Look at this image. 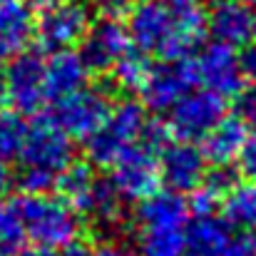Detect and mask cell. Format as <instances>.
Here are the masks:
<instances>
[{"label":"cell","mask_w":256,"mask_h":256,"mask_svg":"<svg viewBox=\"0 0 256 256\" xmlns=\"http://www.w3.org/2000/svg\"><path fill=\"white\" fill-rule=\"evenodd\" d=\"M28 137V120L12 107H0V162H12L20 157Z\"/></svg>","instance_id":"22"},{"label":"cell","mask_w":256,"mask_h":256,"mask_svg":"<svg viewBox=\"0 0 256 256\" xmlns=\"http://www.w3.org/2000/svg\"><path fill=\"white\" fill-rule=\"evenodd\" d=\"M80 45V60L87 72L107 75L117 65V60L132 48L124 22H120L112 15H104L100 20H90Z\"/></svg>","instance_id":"7"},{"label":"cell","mask_w":256,"mask_h":256,"mask_svg":"<svg viewBox=\"0 0 256 256\" xmlns=\"http://www.w3.org/2000/svg\"><path fill=\"white\" fill-rule=\"evenodd\" d=\"M150 68L152 65H150L147 55L130 48L117 60V65L112 68V78H114V82L122 90H140L142 82H144V78H147V72H150Z\"/></svg>","instance_id":"24"},{"label":"cell","mask_w":256,"mask_h":256,"mask_svg":"<svg viewBox=\"0 0 256 256\" xmlns=\"http://www.w3.org/2000/svg\"><path fill=\"white\" fill-rule=\"evenodd\" d=\"M94 172H92V164L90 162H70L65 170L58 174V179H55V186L60 189V194H62V199L65 202H70L72 206H78L82 199H85V194L92 189V184H94Z\"/></svg>","instance_id":"23"},{"label":"cell","mask_w":256,"mask_h":256,"mask_svg":"<svg viewBox=\"0 0 256 256\" xmlns=\"http://www.w3.org/2000/svg\"><path fill=\"white\" fill-rule=\"evenodd\" d=\"M78 212H82L87 219L107 234H114L122 229L124 224V199L120 196V192L112 186V182L107 179H94L92 189L85 194V199L75 206Z\"/></svg>","instance_id":"17"},{"label":"cell","mask_w":256,"mask_h":256,"mask_svg":"<svg viewBox=\"0 0 256 256\" xmlns=\"http://www.w3.org/2000/svg\"><path fill=\"white\" fill-rule=\"evenodd\" d=\"M232 226L226 219H219L214 214H202L192 224H186V254L184 256H224Z\"/></svg>","instance_id":"19"},{"label":"cell","mask_w":256,"mask_h":256,"mask_svg":"<svg viewBox=\"0 0 256 256\" xmlns=\"http://www.w3.org/2000/svg\"><path fill=\"white\" fill-rule=\"evenodd\" d=\"M5 97V75H2V68H0V100Z\"/></svg>","instance_id":"36"},{"label":"cell","mask_w":256,"mask_h":256,"mask_svg":"<svg viewBox=\"0 0 256 256\" xmlns=\"http://www.w3.org/2000/svg\"><path fill=\"white\" fill-rule=\"evenodd\" d=\"M72 137L52 117H38L32 124H28V137L18 157L22 170L42 172L58 179V174L72 162Z\"/></svg>","instance_id":"5"},{"label":"cell","mask_w":256,"mask_h":256,"mask_svg":"<svg viewBox=\"0 0 256 256\" xmlns=\"http://www.w3.org/2000/svg\"><path fill=\"white\" fill-rule=\"evenodd\" d=\"M224 256H256V229H244L232 234Z\"/></svg>","instance_id":"28"},{"label":"cell","mask_w":256,"mask_h":256,"mask_svg":"<svg viewBox=\"0 0 256 256\" xmlns=\"http://www.w3.org/2000/svg\"><path fill=\"white\" fill-rule=\"evenodd\" d=\"M90 25V10L80 0H55L42 5V12L35 20V38L38 42L55 52V50H72Z\"/></svg>","instance_id":"6"},{"label":"cell","mask_w":256,"mask_h":256,"mask_svg":"<svg viewBox=\"0 0 256 256\" xmlns=\"http://www.w3.org/2000/svg\"><path fill=\"white\" fill-rule=\"evenodd\" d=\"M18 256H58L52 249H42V246H32V249H22Z\"/></svg>","instance_id":"34"},{"label":"cell","mask_w":256,"mask_h":256,"mask_svg":"<svg viewBox=\"0 0 256 256\" xmlns=\"http://www.w3.org/2000/svg\"><path fill=\"white\" fill-rule=\"evenodd\" d=\"M254 38H256V18H254Z\"/></svg>","instance_id":"39"},{"label":"cell","mask_w":256,"mask_h":256,"mask_svg":"<svg viewBox=\"0 0 256 256\" xmlns=\"http://www.w3.org/2000/svg\"><path fill=\"white\" fill-rule=\"evenodd\" d=\"M239 170L242 174L249 179V182H256V132L254 134H246V142L239 152Z\"/></svg>","instance_id":"29"},{"label":"cell","mask_w":256,"mask_h":256,"mask_svg":"<svg viewBox=\"0 0 256 256\" xmlns=\"http://www.w3.org/2000/svg\"><path fill=\"white\" fill-rule=\"evenodd\" d=\"M8 186H10V172L5 167V162H0V199L5 196Z\"/></svg>","instance_id":"33"},{"label":"cell","mask_w":256,"mask_h":256,"mask_svg":"<svg viewBox=\"0 0 256 256\" xmlns=\"http://www.w3.org/2000/svg\"><path fill=\"white\" fill-rule=\"evenodd\" d=\"M239 68H242V75L244 80L256 82V45H244L242 55H239Z\"/></svg>","instance_id":"30"},{"label":"cell","mask_w":256,"mask_h":256,"mask_svg":"<svg viewBox=\"0 0 256 256\" xmlns=\"http://www.w3.org/2000/svg\"><path fill=\"white\" fill-rule=\"evenodd\" d=\"M58 256H92V252L87 249L85 244H78V239H75V242H70L68 246H62V252Z\"/></svg>","instance_id":"32"},{"label":"cell","mask_w":256,"mask_h":256,"mask_svg":"<svg viewBox=\"0 0 256 256\" xmlns=\"http://www.w3.org/2000/svg\"><path fill=\"white\" fill-rule=\"evenodd\" d=\"M246 127L236 120V117H222L202 140V152L206 157V162L212 164H232L244 142H246Z\"/></svg>","instance_id":"20"},{"label":"cell","mask_w":256,"mask_h":256,"mask_svg":"<svg viewBox=\"0 0 256 256\" xmlns=\"http://www.w3.org/2000/svg\"><path fill=\"white\" fill-rule=\"evenodd\" d=\"M35 35V18L25 0H0V62L20 55Z\"/></svg>","instance_id":"16"},{"label":"cell","mask_w":256,"mask_h":256,"mask_svg":"<svg viewBox=\"0 0 256 256\" xmlns=\"http://www.w3.org/2000/svg\"><path fill=\"white\" fill-rule=\"evenodd\" d=\"M5 75V97L12 110L22 114L38 112L48 97H45V60L38 52L22 50L20 55L8 60Z\"/></svg>","instance_id":"9"},{"label":"cell","mask_w":256,"mask_h":256,"mask_svg":"<svg viewBox=\"0 0 256 256\" xmlns=\"http://www.w3.org/2000/svg\"><path fill=\"white\" fill-rule=\"evenodd\" d=\"M224 97L209 92V90H189L174 107L170 110V122L164 124L167 132L176 140L196 142L204 140V134L224 117Z\"/></svg>","instance_id":"8"},{"label":"cell","mask_w":256,"mask_h":256,"mask_svg":"<svg viewBox=\"0 0 256 256\" xmlns=\"http://www.w3.org/2000/svg\"><path fill=\"white\" fill-rule=\"evenodd\" d=\"M234 117L246 127L256 132V82L242 85L234 94Z\"/></svg>","instance_id":"27"},{"label":"cell","mask_w":256,"mask_h":256,"mask_svg":"<svg viewBox=\"0 0 256 256\" xmlns=\"http://www.w3.org/2000/svg\"><path fill=\"white\" fill-rule=\"evenodd\" d=\"M92 256H140V254L127 249V246H122V244H104L97 252H92Z\"/></svg>","instance_id":"31"},{"label":"cell","mask_w":256,"mask_h":256,"mask_svg":"<svg viewBox=\"0 0 256 256\" xmlns=\"http://www.w3.org/2000/svg\"><path fill=\"white\" fill-rule=\"evenodd\" d=\"M28 2H35V5H48V2H55V0H28Z\"/></svg>","instance_id":"37"},{"label":"cell","mask_w":256,"mask_h":256,"mask_svg":"<svg viewBox=\"0 0 256 256\" xmlns=\"http://www.w3.org/2000/svg\"><path fill=\"white\" fill-rule=\"evenodd\" d=\"M236 184H239V174L232 170V164H214L212 172L206 170V174H204V179H202L199 186H202L204 192H209L214 199L224 202L226 194H229Z\"/></svg>","instance_id":"26"},{"label":"cell","mask_w":256,"mask_h":256,"mask_svg":"<svg viewBox=\"0 0 256 256\" xmlns=\"http://www.w3.org/2000/svg\"><path fill=\"white\" fill-rule=\"evenodd\" d=\"M242 2H246V5H256V0H242Z\"/></svg>","instance_id":"38"},{"label":"cell","mask_w":256,"mask_h":256,"mask_svg":"<svg viewBox=\"0 0 256 256\" xmlns=\"http://www.w3.org/2000/svg\"><path fill=\"white\" fill-rule=\"evenodd\" d=\"M254 10L242 0H214L206 8V32L216 42L242 48L254 38Z\"/></svg>","instance_id":"15"},{"label":"cell","mask_w":256,"mask_h":256,"mask_svg":"<svg viewBox=\"0 0 256 256\" xmlns=\"http://www.w3.org/2000/svg\"><path fill=\"white\" fill-rule=\"evenodd\" d=\"M25 242L28 236L12 202L0 206V256H18L25 249Z\"/></svg>","instance_id":"25"},{"label":"cell","mask_w":256,"mask_h":256,"mask_svg":"<svg viewBox=\"0 0 256 256\" xmlns=\"http://www.w3.org/2000/svg\"><path fill=\"white\" fill-rule=\"evenodd\" d=\"M112 97L102 87H80L72 94L55 102V122L78 140H87L110 114Z\"/></svg>","instance_id":"11"},{"label":"cell","mask_w":256,"mask_h":256,"mask_svg":"<svg viewBox=\"0 0 256 256\" xmlns=\"http://www.w3.org/2000/svg\"><path fill=\"white\" fill-rule=\"evenodd\" d=\"M25 236L42 249H62L80 234V214L62 196L50 194H22L12 202Z\"/></svg>","instance_id":"3"},{"label":"cell","mask_w":256,"mask_h":256,"mask_svg":"<svg viewBox=\"0 0 256 256\" xmlns=\"http://www.w3.org/2000/svg\"><path fill=\"white\" fill-rule=\"evenodd\" d=\"M160 162V179L167 184V189L184 194V192H194L204 174H206V157L202 152V147H196L194 142H164L162 144V157Z\"/></svg>","instance_id":"14"},{"label":"cell","mask_w":256,"mask_h":256,"mask_svg":"<svg viewBox=\"0 0 256 256\" xmlns=\"http://www.w3.org/2000/svg\"><path fill=\"white\" fill-rule=\"evenodd\" d=\"M104 2L107 8H120V5H130V2H137V0H100Z\"/></svg>","instance_id":"35"},{"label":"cell","mask_w":256,"mask_h":256,"mask_svg":"<svg viewBox=\"0 0 256 256\" xmlns=\"http://www.w3.org/2000/svg\"><path fill=\"white\" fill-rule=\"evenodd\" d=\"M196 85L192 60H164L162 65H152L144 82L140 87L144 107L152 112H170L172 107Z\"/></svg>","instance_id":"13"},{"label":"cell","mask_w":256,"mask_h":256,"mask_svg":"<svg viewBox=\"0 0 256 256\" xmlns=\"http://www.w3.org/2000/svg\"><path fill=\"white\" fill-rule=\"evenodd\" d=\"M189 204L176 192H154L144 196L134 212L140 256H184L186 254Z\"/></svg>","instance_id":"2"},{"label":"cell","mask_w":256,"mask_h":256,"mask_svg":"<svg viewBox=\"0 0 256 256\" xmlns=\"http://www.w3.org/2000/svg\"><path fill=\"white\" fill-rule=\"evenodd\" d=\"M124 28L140 52L186 60L206 35V8L202 0H137Z\"/></svg>","instance_id":"1"},{"label":"cell","mask_w":256,"mask_h":256,"mask_svg":"<svg viewBox=\"0 0 256 256\" xmlns=\"http://www.w3.org/2000/svg\"><path fill=\"white\" fill-rule=\"evenodd\" d=\"M87 70L78 52L55 50L45 60V97L48 102H60L75 90L85 87Z\"/></svg>","instance_id":"18"},{"label":"cell","mask_w":256,"mask_h":256,"mask_svg":"<svg viewBox=\"0 0 256 256\" xmlns=\"http://www.w3.org/2000/svg\"><path fill=\"white\" fill-rule=\"evenodd\" d=\"M192 70L199 85L219 97H234L244 85L239 55L234 52V48L216 40L199 50V55L192 60Z\"/></svg>","instance_id":"12"},{"label":"cell","mask_w":256,"mask_h":256,"mask_svg":"<svg viewBox=\"0 0 256 256\" xmlns=\"http://www.w3.org/2000/svg\"><path fill=\"white\" fill-rule=\"evenodd\" d=\"M224 219L242 229H256V182L236 184L222 202Z\"/></svg>","instance_id":"21"},{"label":"cell","mask_w":256,"mask_h":256,"mask_svg":"<svg viewBox=\"0 0 256 256\" xmlns=\"http://www.w3.org/2000/svg\"><path fill=\"white\" fill-rule=\"evenodd\" d=\"M147 122L150 120H147V112L142 104H137L132 100L112 104L104 122L85 140L90 164L110 167L124 150H130L132 144H140Z\"/></svg>","instance_id":"4"},{"label":"cell","mask_w":256,"mask_h":256,"mask_svg":"<svg viewBox=\"0 0 256 256\" xmlns=\"http://www.w3.org/2000/svg\"><path fill=\"white\" fill-rule=\"evenodd\" d=\"M110 167H112V176H110L112 186L120 192L122 199L130 202H142L144 196L154 194L162 184L154 150L144 144H132Z\"/></svg>","instance_id":"10"}]
</instances>
